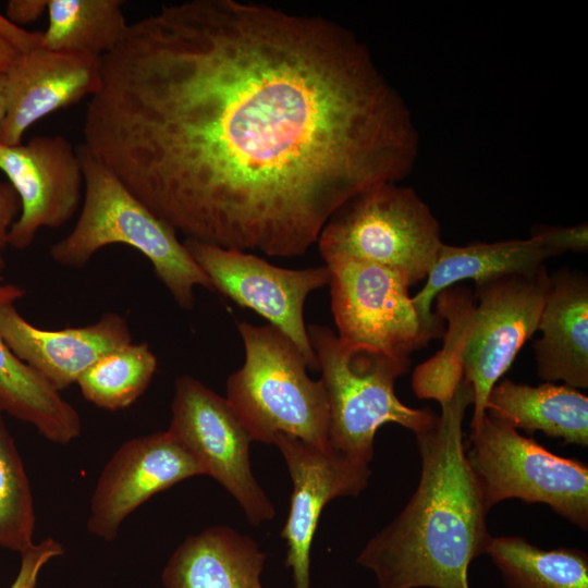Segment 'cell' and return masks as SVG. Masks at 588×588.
I'll use <instances>...</instances> for the list:
<instances>
[{"instance_id": "1", "label": "cell", "mask_w": 588, "mask_h": 588, "mask_svg": "<svg viewBox=\"0 0 588 588\" xmlns=\"http://www.w3.org/2000/svg\"><path fill=\"white\" fill-rule=\"evenodd\" d=\"M84 146L186 238L291 258L356 194L407 175L418 133L338 22L252 1L162 5L100 59Z\"/></svg>"}, {"instance_id": "2", "label": "cell", "mask_w": 588, "mask_h": 588, "mask_svg": "<svg viewBox=\"0 0 588 588\" xmlns=\"http://www.w3.org/2000/svg\"><path fill=\"white\" fill-rule=\"evenodd\" d=\"M439 403L433 424L415 434L421 458L416 491L357 556L379 588H469V565L486 554L492 538L489 510L463 442L474 390L462 378Z\"/></svg>"}, {"instance_id": "3", "label": "cell", "mask_w": 588, "mask_h": 588, "mask_svg": "<svg viewBox=\"0 0 588 588\" xmlns=\"http://www.w3.org/2000/svg\"><path fill=\"white\" fill-rule=\"evenodd\" d=\"M461 285L437 295L438 316L448 321L440 352L419 366L413 388L421 399H446L464 379L474 390L471 429L486 416L491 389L537 331L550 286L546 266Z\"/></svg>"}, {"instance_id": "4", "label": "cell", "mask_w": 588, "mask_h": 588, "mask_svg": "<svg viewBox=\"0 0 588 588\" xmlns=\"http://www.w3.org/2000/svg\"><path fill=\"white\" fill-rule=\"evenodd\" d=\"M84 176V200L72 231L52 245L61 266L81 268L101 248L127 245L143 254L177 305L194 307V289L212 290L176 231L148 209L118 176L83 144L77 147Z\"/></svg>"}, {"instance_id": "5", "label": "cell", "mask_w": 588, "mask_h": 588, "mask_svg": "<svg viewBox=\"0 0 588 588\" xmlns=\"http://www.w3.org/2000/svg\"><path fill=\"white\" fill-rule=\"evenodd\" d=\"M244 365L226 381V400L253 441L272 444L277 433L329 445V403L322 380L307 375L296 345L271 324L238 322Z\"/></svg>"}, {"instance_id": "6", "label": "cell", "mask_w": 588, "mask_h": 588, "mask_svg": "<svg viewBox=\"0 0 588 588\" xmlns=\"http://www.w3.org/2000/svg\"><path fill=\"white\" fill-rule=\"evenodd\" d=\"M307 332L328 396L331 446L369 464L381 426L394 422L417 434L433 424L437 415L430 409L407 406L395 394L409 358L348 344L326 326L310 324Z\"/></svg>"}, {"instance_id": "7", "label": "cell", "mask_w": 588, "mask_h": 588, "mask_svg": "<svg viewBox=\"0 0 588 588\" xmlns=\"http://www.w3.org/2000/svg\"><path fill=\"white\" fill-rule=\"evenodd\" d=\"M327 262L351 258L403 273L411 286L427 278L440 249L439 222L411 187L371 186L345 201L323 225L318 240Z\"/></svg>"}, {"instance_id": "8", "label": "cell", "mask_w": 588, "mask_h": 588, "mask_svg": "<svg viewBox=\"0 0 588 588\" xmlns=\"http://www.w3.org/2000/svg\"><path fill=\"white\" fill-rule=\"evenodd\" d=\"M466 455L488 510L507 499L543 503L581 530L588 529L585 463L553 454L488 414L471 429Z\"/></svg>"}, {"instance_id": "9", "label": "cell", "mask_w": 588, "mask_h": 588, "mask_svg": "<svg viewBox=\"0 0 588 588\" xmlns=\"http://www.w3.org/2000/svg\"><path fill=\"white\" fill-rule=\"evenodd\" d=\"M330 271L331 311L338 336L348 344L409 358L431 340L397 270L364 260L335 258Z\"/></svg>"}, {"instance_id": "10", "label": "cell", "mask_w": 588, "mask_h": 588, "mask_svg": "<svg viewBox=\"0 0 588 588\" xmlns=\"http://www.w3.org/2000/svg\"><path fill=\"white\" fill-rule=\"evenodd\" d=\"M168 431L197 461L203 475L216 479L259 525L275 511L256 481L249 461L252 437L225 397L196 378L175 380Z\"/></svg>"}, {"instance_id": "11", "label": "cell", "mask_w": 588, "mask_h": 588, "mask_svg": "<svg viewBox=\"0 0 588 588\" xmlns=\"http://www.w3.org/2000/svg\"><path fill=\"white\" fill-rule=\"evenodd\" d=\"M183 244L209 278L212 290L268 320L296 345L307 367L318 370L304 321V305L313 291L329 284L327 265L285 269L247 252L191 238Z\"/></svg>"}, {"instance_id": "12", "label": "cell", "mask_w": 588, "mask_h": 588, "mask_svg": "<svg viewBox=\"0 0 588 588\" xmlns=\"http://www.w3.org/2000/svg\"><path fill=\"white\" fill-rule=\"evenodd\" d=\"M0 171L21 201L8 237L13 248H27L40 229L61 226L75 215L84 176L77 149L63 136H34L14 146L0 143Z\"/></svg>"}, {"instance_id": "13", "label": "cell", "mask_w": 588, "mask_h": 588, "mask_svg": "<svg viewBox=\"0 0 588 588\" xmlns=\"http://www.w3.org/2000/svg\"><path fill=\"white\" fill-rule=\"evenodd\" d=\"M284 457L293 490L281 537L294 588H310V550L323 507L339 497H356L368 485L369 464L352 460L330 444L317 446L277 433L272 440Z\"/></svg>"}, {"instance_id": "14", "label": "cell", "mask_w": 588, "mask_h": 588, "mask_svg": "<svg viewBox=\"0 0 588 588\" xmlns=\"http://www.w3.org/2000/svg\"><path fill=\"white\" fill-rule=\"evenodd\" d=\"M197 475H203L201 467L168 430L125 441L95 485L88 531L113 540L124 519L148 499Z\"/></svg>"}, {"instance_id": "15", "label": "cell", "mask_w": 588, "mask_h": 588, "mask_svg": "<svg viewBox=\"0 0 588 588\" xmlns=\"http://www.w3.org/2000/svg\"><path fill=\"white\" fill-rule=\"evenodd\" d=\"M25 291L4 283L0 289V338L22 362L57 391L78 378L108 353L132 343L127 321L107 311L91 324L44 330L29 323L14 303Z\"/></svg>"}, {"instance_id": "16", "label": "cell", "mask_w": 588, "mask_h": 588, "mask_svg": "<svg viewBox=\"0 0 588 588\" xmlns=\"http://www.w3.org/2000/svg\"><path fill=\"white\" fill-rule=\"evenodd\" d=\"M588 248V225L539 229L529 238L466 246L443 244L421 290L412 296L421 322L431 336L440 335L442 319L432 302L443 290L471 279L475 282L511 273L534 271L548 258Z\"/></svg>"}, {"instance_id": "17", "label": "cell", "mask_w": 588, "mask_h": 588, "mask_svg": "<svg viewBox=\"0 0 588 588\" xmlns=\"http://www.w3.org/2000/svg\"><path fill=\"white\" fill-rule=\"evenodd\" d=\"M4 74L8 109L1 144L9 146L21 144L38 120L91 97L101 82L99 59L49 50L42 38L17 51Z\"/></svg>"}, {"instance_id": "18", "label": "cell", "mask_w": 588, "mask_h": 588, "mask_svg": "<svg viewBox=\"0 0 588 588\" xmlns=\"http://www.w3.org/2000/svg\"><path fill=\"white\" fill-rule=\"evenodd\" d=\"M537 330L542 334L534 343L538 376L547 382L586 389L588 280L583 272L564 268L550 277Z\"/></svg>"}, {"instance_id": "19", "label": "cell", "mask_w": 588, "mask_h": 588, "mask_svg": "<svg viewBox=\"0 0 588 588\" xmlns=\"http://www.w3.org/2000/svg\"><path fill=\"white\" fill-rule=\"evenodd\" d=\"M266 554L249 537L226 526L187 537L163 572L166 588H262Z\"/></svg>"}, {"instance_id": "20", "label": "cell", "mask_w": 588, "mask_h": 588, "mask_svg": "<svg viewBox=\"0 0 588 588\" xmlns=\"http://www.w3.org/2000/svg\"><path fill=\"white\" fill-rule=\"evenodd\" d=\"M486 414L528 434L542 431L566 444L588 445V397L566 384L532 387L505 378L491 389Z\"/></svg>"}, {"instance_id": "21", "label": "cell", "mask_w": 588, "mask_h": 588, "mask_svg": "<svg viewBox=\"0 0 588 588\" xmlns=\"http://www.w3.org/2000/svg\"><path fill=\"white\" fill-rule=\"evenodd\" d=\"M4 279L0 273V289ZM0 411L65 445L82 432L79 414L60 392L22 362L0 338Z\"/></svg>"}, {"instance_id": "22", "label": "cell", "mask_w": 588, "mask_h": 588, "mask_svg": "<svg viewBox=\"0 0 588 588\" xmlns=\"http://www.w3.org/2000/svg\"><path fill=\"white\" fill-rule=\"evenodd\" d=\"M120 0H48L49 25L42 46L57 52L101 59L125 37Z\"/></svg>"}, {"instance_id": "23", "label": "cell", "mask_w": 588, "mask_h": 588, "mask_svg": "<svg viewBox=\"0 0 588 588\" xmlns=\"http://www.w3.org/2000/svg\"><path fill=\"white\" fill-rule=\"evenodd\" d=\"M486 554L507 588H588V555L576 548L544 550L505 536L492 537Z\"/></svg>"}, {"instance_id": "24", "label": "cell", "mask_w": 588, "mask_h": 588, "mask_svg": "<svg viewBox=\"0 0 588 588\" xmlns=\"http://www.w3.org/2000/svg\"><path fill=\"white\" fill-rule=\"evenodd\" d=\"M157 358L147 343H130L98 359L76 381L82 395L97 407L119 411L147 390Z\"/></svg>"}, {"instance_id": "25", "label": "cell", "mask_w": 588, "mask_h": 588, "mask_svg": "<svg viewBox=\"0 0 588 588\" xmlns=\"http://www.w3.org/2000/svg\"><path fill=\"white\" fill-rule=\"evenodd\" d=\"M35 523L29 479L0 411V547L26 551L35 543Z\"/></svg>"}, {"instance_id": "26", "label": "cell", "mask_w": 588, "mask_h": 588, "mask_svg": "<svg viewBox=\"0 0 588 588\" xmlns=\"http://www.w3.org/2000/svg\"><path fill=\"white\" fill-rule=\"evenodd\" d=\"M62 544L53 538H46L22 552L19 573L9 588H35L42 566L51 559L63 554Z\"/></svg>"}, {"instance_id": "27", "label": "cell", "mask_w": 588, "mask_h": 588, "mask_svg": "<svg viewBox=\"0 0 588 588\" xmlns=\"http://www.w3.org/2000/svg\"><path fill=\"white\" fill-rule=\"evenodd\" d=\"M21 212V201L10 183L0 182V255L9 246V232Z\"/></svg>"}, {"instance_id": "28", "label": "cell", "mask_w": 588, "mask_h": 588, "mask_svg": "<svg viewBox=\"0 0 588 588\" xmlns=\"http://www.w3.org/2000/svg\"><path fill=\"white\" fill-rule=\"evenodd\" d=\"M48 10V0H9L5 17L21 26L37 21Z\"/></svg>"}, {"instance_id": "29", "label": "cell", "mask_w": 588, "mask_h": 588, "mask_svg": "<svg viewBox=\"0 0 588 588\" xmlns=\"http://www.w3.org/2000/svg\"><path fill=\"white\" fill-rule=\"evenodd\" d=\"M16 56L15 48L0 35V74H4L9 70Z\"/></svg>"}, {"instance_id": "30", "label": "cell", "mask_w": 588, "mask_h": 588, "mask_svg": "<svg viewBox=\"0 0 588 588\" xmlns=\"http://www.w3.org/2000/svg\"><path fill=\"white\" fill-rule=\"evenodd\" d=\"M8 109V98H7V79L5 74H0V143H1V133L7 115Z\"/></svg>"}, {"instance_id": "31", "label": "cell", "mask_w": 588, "mask_h": 588, "mask_svg": "<svg viewBox=\"0 0 588 588\" xmlns=\"http://www.w3.org/2000/svg\"><path fill=\"white\" fill-rule=\"evenodd\" d=\"M5 268V261L2 257V255H0V273L1 271Z\"/></svg>"}]
</instances>
